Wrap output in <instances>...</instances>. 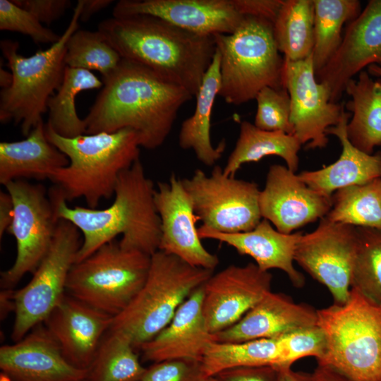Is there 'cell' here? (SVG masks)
I'll return each instance as SVG.
<instances>
[{"instance_id": "cell-1", "label": "cell", "mask_w": 381, "mask_h": 381, "mask_svg": "<svg viewBox=\"0 0 381 381\" xmlns=\"http://www.w3.org/2000/svg\"><path fill=\"white\" fill-rule=\"evenodd\" d=\"M83 119L87 134L135 130L140 147L154 150L169 136L181 107L193 96L150 68L122 59Z\"/></svg>"}, {"instance_id": "cell-2", "label": "cell", "mask_w": 381, "mask_h": 381, "mask_svg": "<svg viewBox=\"0 0 381 381\" xmlns=\"http://www.w3.org/2000/svg\"><path fill=\"white\" fill-rule=\"evenodd\" d=\"M155 190L140 159L120 174L114 200L104 209L69 207L53 186L48 195L56 218L71 222L83 236L75 262L89 257L119 235H122L119 244L123 248L150 255L157 251L161 222L155 204Z\"/></svg>"}, {"instance_id": "cell-3", "label": "cell", "mask_w": 381, "mask_h": 381, "mask_svg": "<svg viewBox=\"0 0 381 381\" xmlns=\"http://www.w3.org/2000/svg\"><path fill=\"white\" fill-rule=\"evenodd\" d=\"M97 30L122 59L150 68L193 97L216 51L212 36L151 16L112 17L102 20Z\"/></svg>"}, {"instance_id": "cell-4", "label": "cell", "mask_w": 381, "mask_h": 381, "mask_svg": "<svg viewBox=\"0 0 381 381\" xmlns=\"http://www.w3.org/2000/svg\"><path fill=\"white\" fill-rule=\"evenodd\" d=\"M45 130L48 140L69 160L49 179L67 202L83 198L87 207L97 208L102 199L114 195L120 174L140 159V137L130 128L74 138L58 135L47 123Z\"/></svg>"}, {"instance_id": "cell-5", "label": "cell", "mask_w": 381, "mask_h": 381, "mask_svg": "<svg viewBox=\"0 0 381 381\" xmlns=\"http://www.w3.org/2000/svg\"><path fill=\"white\" fill-rule=\"evenodd\" d=\"M317 314L326 341L318 364L351 381H381V304L351 288L346 303Z\"/></svg>"}, {"instance_id": "cell-6", "label": "cell", "mask_w": 381, "mask_h": 381, "mask_svg": "<svg viewBox=\"0 0 381 381\" xmlns=\"http://www.w3.org/2000/svg\"><path fill=\"white\" fill-rule=\"evenodd\" d=\"M81 7V1L78 0L71 21L58 42L30 56L18 53L17 41H1L2 55L13 75L11 85L0 93L1 123L13 121L20 124L22 133L27 136L42 120L49 99L62 83L66 67V44L78 30Z\"/></svg>"}, {"instance_id": "cell-7", "label": "cell", "mask_w": 381, "mask_h": 381, "mask_svg": "<svg viewBox=\"0 0 381 381\" xmlns=\"http://www.w3.org/2000/svg\"><path fill=\"white\" fill-rule=\"evenodd\" d=\"M221 56L219 96L231 104L255 99L265 87L285 88L284 59L277 48L273 23L247 16L231 34L213 36Z\"/></svg>"}, {"instance_id": "cell-8", "label": "cell", "mask_w": 381, "mask_h": 381, "mask_svg": "<svg viewBox=\"0 0 381 381\" xmlns=\"http://www.w3.org/2000/svg\"><path fill=\"white\" fill-rule=\"evenodd\" d=\"M213 274L158 250L151 255L147 279L130 304L114 317L109 329L127 334L135 348L151 340L179 308Z\"/></svg>"}, {"instance_id": "cell-9", "label": "cell", "mask_w": 381, "mask_h": 381, "mask_svg": "<svg viewBox=\"0 0 381 381\" xmlns=\"http://www.w3.org/2000/svg\"><path fill=\"white\" fill-rule=\"evenodd\" d=\"M150 263L151 255L111 241L74 263L68 277L66 293L115 317L143 286Z\"/></svg>"}, {"instance_id": "cell-10", "label": "cell", "mask_w": 381, "mask_h": 381, "mask_svg": "<svg viewBox=\"0 0 381 381\" xmlns=\"http://www.w3.org/2000/svg\"><path fill=\"white\" fill-rule=\"evenodd\" d=\"M82 244L80 231L71 222L59 219L50 248L23 288L14 290L15 318L11 338L18 341L42 324L66 294L70 270Z\"/></svg>"}, {"instance_id": "cell-11", "label": "cell", "mask_w": 381, "mask_h": 381, "mask_svg": "<svg viewBox=\"0 0 381 381\" xmlns=\"http://www.w3.org/2000/svg\"><path fill=\"white\" fill-rule=\"evenodd\" d=\"M181 180L202 226L234 234L250 231L262 220L257 183L227 176L220 166L210 174L198 169Z\"/></svg>"}, {"instance_id": "cell-12", "label": "cell", "mask_w": 381, "mask_h": 381, "mask_svg": "<svg viewBox=\"0 0 381 381\" xmlns=\"http://www.w3.org/2000/svg\"><path fill=\"white\" fill-rule=\"evenodd\" d=\"M13 202V218L7 233L16 241L12 266L1 272L2 289H13L28 273L33 274L52 244L56 225L54 207L45 188L23 179L4 186Z\"/></svg>"}, {"instance_id": "cell-13", "label": "cell", "mask_w": 381, "mask_h": 381, "mask_svg": "<svg viewBox=\"0 0 381 381\" xmlns=\"http://www.w3.org/2000/svg\"><path fill=\"white\" fill-rule=\"evenodd\" d=\"M357 244V227L325 217L314 231L302 234L294 262L329 290L334 303L344 304L350 295Z\"/></svg>"}, {"instance_id": "cell-14", "label": "cell", "mask_w": 381, "mask_h": 381, "mask_svg": "<svg viewBox=\"0 0 381 381\" xmlns=\"http://www.w3.org/2000/svg\"><path fill=\"white\" fill-rule=\"evenodd\" d=\"M283 83L290 97L294 135L306 149L325 147L327 130L339 123L345 110L330 102L328 87L317 81L313 54L301 61L284 60Z\"/></svg>"}, {"instance_id": "cell-15", "label": "cell", "mask_w": 381, "mask_h": 381, "mask_svg": "<svg viewBox=\"0 0 381 381\" xmlns=\"http://www.w3.org/2000/svg\"><path fill=\"white\" fill-rule=\"evenodd\" d=\"M272 275L255 262L231 265L203 284L202 310L208 331L214 334L236 323L271 291Z\"/></svg>"}, {"instance_id": "cell-16", "label": "cell", "mask_w": 381, "mask_h": 381, "mask_svg": "<svg viewBox=\"0 0 381 381\" xmlns=\"http://www.w3.org/2000/svg\"><path fill=\"white\" fill-rule=\"evenodd\" d=\"M147 15L206 36L233 33L247 17L241 0H121L113 17Z\"/></svg>"}, {"instance_id": "cell-17", "label": "cell", "mask_w": 381, "mask_h": 381, "mask_svg": "<svg viewBox=\"0 0 381 381\" xmlns=\"http://www.w3.org/2000/svg\"><path fill=\"white\" fill-rule=\"evenodd\" d=\"M155 204L161 222L159 250L192 266L214 270L219 258L201 242L196 228L199 219L181 179L172 173L168 182H159Z\"/></svg>"}, {"instance_id": "cell-18", "label": "cell", "mask_w": 381, "mask_h": 381, "mask_svg": "<svg viewBox=\"0 0 381 381\" xmlns=\"http://www.w3.org/2000/svg\"><path fill=\"white\" fill-rule=\"evenodd\" d=\"M332 205V197L310 188L298 174L281 164L270 167L259 194L262 218L286 234L325 217Z\"/></svg>"}, {"instance_id": "cell-19", "label": "cell", "mask_w": 381, "mask_h": 381, "mask_svg": "<svg viewBox=\"0 0 381 381\" xmlns=\"http://www.w3.org/2000/svg\"><path fill=\"white\" fill-rule=\"evenodd\" d=\"M372 64L381 66V0H370L348 23L339 47L315 78L328 87L330 102L338 103L349 80Z\"/></svg>"}, {"instance_id": "cell-20", "label": "cell", "mask_w": 381, "mask_h": 381, "mask_svg": "<svg viewBox=\"0 0 381 381\" xmlns=\"http://www.w3.org/2000/svg\"><path fill=\"white\" fill-rule=\"evenodd\" d=\"M113 318L66 294L44 322L66 361L88 370Z\"/></svg>"}, {"instance_id": "cell-21", "label": "cell", "mask_w": 381, "mask_h": 381, "mask_svg": "<svg viewBox=\"0 0 381 381\" xmlns=\"http://www.w3.org/2000/svg\"><path fill=\"white\" fill-rule=\"evenodd\" d=\"M42 324L20 341L1 346V373L12 381L85 380L87 370L66 361L56 341Z\"/></svg>"}, {"instance_id": "cell-22", "label": "cell", "mask_w": 381, "mask_h": 381, "mask_svg": "<svg viewBox=\"0 0 381 381\" xmlns=\"http://www.w3.org/2000/svg\"><path fill=\"white\" fill-rule=\"evenodd\" d=\"M317 310L270 291L236 323L213 334L214 341L242 342L276 338L318 325Z\"/></svg>"}, {"instance_id": "cell-23", "label": "cell", "mask_w": 381, "mask_h": 381, "mask_svg": "<svg viewBox=\"0 0 381 381\" xmlns=\"http://www.w3.org/2000/svg\"><path fill=\"white\" fill-rule=\"evenodd\" d=\"M203 296L202 285L188 296L160 332L139 347L145 360L152 363L172 359L201 361L214 341L203 315Z\"/></svg>"}, {"instance_id": "cell-24", "label": "cell", "mask_w": 381, "mask_h": 381, "mask_svg": "<svg viewBox=\"0 0 381 381\" xmlns=\"http://www.w3.org/2000/svg\"><path fill=\"white\" fill-rule=\"evenodd\" d=\"M198 231L201 239L225 243L240 255L251 257L260 270L267 272L272 269L280 270L286 273L295 287L304 286V276L294 265L296 247L302 232L289 234L279 232L265 219L253 229L245 232L221 233L204 226H200Z\"/></svg>"}, {"instance_id": "cell-25", "label": "cell", "mask_w": 381, "mask_h": 381, "mask_svg": "<svg viewBox=\"0 0 381 381\" xmlns=\"http://www.w3.org/2000/svg\"><path fill=\"white\" fill-rule=\"evenodd\" d=\"M351 116L344 111L339 123L326 131L327 135L336 136L341 143L342 150L339 159L320 169L303 171L298 174L308 187L328 197L339 189L381 177L379 157L359 150L347 138L346 126Z\"/></svg>"}, {"instance_id": "cell-26", "label": "cell", "mask_w": 381, "mask_h": 381, "mask_svg": "<svg viewBox=\"0 0 381 381\" xmlns=\"http://www.w3.org/2000/svg\"><path fill=\"white\" fill-rule=\"evenodd\" d=\"M69 164L68 157L52 144L41 120L26 138L0 143V183L24 179H49L57 169Z\"/></svg>"}, {"instance_id": "cell-27", "label": "cell", "mask_w": 381, "mask_h": 381, "mask_svg": "<svg viewBox=\"0 0 381 381\" xmlns=\"http://www.w3.org/2000/svg\"><path fill=\"white\" fill-rule=\"evenodd\" d=\"M221 56L216 49L212 63L206 71L195 96L196 104L191 116L185 119L179 134V145L192 150L197 159L206 166H213L225 150L223 140L217 147L211 142V116L215 98L219 95Z\"/></svg>"}, {"instance_id": "cell-28", "label": "cell", "mask_w": 381, "mask_h": 381, "mask_svg": "<svg viewBox=\"0 0 381 381\" xmlns=\"http://www.w3.org/2000/svg\"><path fill=\"white\" fill-rule=\"evenodd\" d=\"M345 92L350 96L346 108L351 119L346 126V135L351 143L359 150L373 155L381 145V78L373 80L366 71L351 79Z\"/></svg>"}, {"instance_id": "cell-29", "label": "cell", "mask_w": 381, "mask_h": 381, "mask_svg": "<svg viewBox=\"0 0 381 381\" xmlns=\"http://www.w3.org/2000/svg\"><path fill=\"white\" fill-rule=\"evenodd\" d=\"M301 145L293 134L262 130L254 123L243 121L240 124L235 147L223 168L224 173L235 176L243 164L259 162L267 156L282 158L286 167L296 172L299 164L298 152Z\"/></svg>"}, {"instance_id": "cell-30", "label": "cell", "mask_w": 381, "mask_h": 381, "mask_svg": "<svg viewBox=\"0 0 381 381\" xmlns=\"http://www.w3.org/2000/svg\"><path fill=\"white\" fill-rule=\"evenodd\" d=\"M274 37L286 61L303 60L314 47L313 0H284L273 23Z\"/></svg>"}, {"instance_id": "cell-31", "label": "cell", "mask_w": 381, "mask_h": 381, "mask_svg": "<svg viewBox=\"0 0 381 381\" xmlns=\"http://www.w3.org/2000/svg\"><path fill=\"white\" fill-rule=\"evenodd\" d=\"M278 338L260 339L242 342L212 341L207 348L201 364L207 377L239 367L281 364Z\"/></svg>"}, {"instance_id": "cell-32", "label": "cell", "mask_w": 381, "mask_h": 381, "mask_svg": "<svg viewBox=\"0 0 381 381\" xmlns=\"http://www.w3.org/2000/svg\"><path fill=\"white\" fill-rule=\"evenodd\" d=\"M102 86V81L91 71L66 66L61 85L48 100L47 123L55 133L65 138L85 134L84 120L79 118L76 111V97L83 90Z\"/></svg>"}, {"instance_id": "cell-33", "label": "cell", "mask_w": 381, "mask_h": 381, "mask_svg": "<svg viewBox=\"0 0 381 381\" xmlns=\"http://www.w3.org/2000/svg\"><path fill=\"white\" fill-rule=\"evenodd\" d=\"M314 5V47L313 61L318 73L334 54L342 40L341 31L361 13L358 0H313Z\"/></svg>"}, {"instance_id": "cell-34", "label": "cell", "mask_w": 381, "mask_h": 381, "mask_svg": "<svg viewBox=\"0 0 381 381\" xmlns=\"http://www.w3.org/2000/svg\"><path fill=\"white\" fill-rule=\"evenodd\" d=\"M145 370L129 337L109 329L100 343L85 381H139Z\"/></svg>"}, {"instance_id": "cell-35", "label": "cell", "mask_w": 381, "mask_h": 381, "mask_svg": "<svg viewBox=\"0 0 381 381\" xmlns=\"http://www.w3.org/2000/svg\"><path fill=\"white\" fill-rule=\"evenodd\" d=\"M329 220L356 227L381 230V177L344 188L332 195Z\"/></svg>"}, {"instance_id": "cell-36", "label": "cell", "mask_w": 381, "mask_h": 381, "mask_svg": "<svg viewBox=\"0 0 381 381\" xmlns=\"http://www.w3.org/2000/svg\"><path fill=\"white\" fill-rule=\"evenodd\" d=\"M122 58L98 30H76L66 44V66L99 71L102 78L109 75Z\"/></svg>"}, {"instance_id": "cell-37", "label": "cell", "mask_w": 381, "mask_h": 381, "mask_svg": "<svg viewBox=\"0 0 381 381\" xmlns=\"http://www.w3.org/2000/svg\"><path fill=\"white\" fill-rule=\"evenodd\" d=\"M351 288L381 304V230L357 227Z\"/></svg>"}, {"instance_id": "cell-38", "label": "cell", "mask_w": 381, "mask_h": 381, "mask_svg": "<svg viewBox=\"0 0 381 381\" xmlns=\"http://www.w3.org/2000/svg\"><path fill=\"white\" fill-rule=\"evenodd\" d=\"M257 111L254 125L265 131H282L294 135L291 123V100L285 88L265 87L255 99Z\"/></svg>"}, {"instance_id": "cell-39", "label": "cell", "mask_w": 381, "mask_h": 381, "mask_svg": "<svg viewBox=\"0 0 381 381\" xmlns=\"http://www.w3.org/2000/svg\"><path fill=\"white\" fill-rule=\"evenodd\" d=\"M277 338L282 353L279 367H291L294 362L307 356L314 357L319 361L325 356V337L318 325L298 329Z\"/></svg>"}, {"instance_id": "cell-40", "label": "cell", "mask_w": 381, "mask_h": 381, "mask_svg": "<svg viewBox=\"0 0 381 381\" xmlns=\"http://www.w3.org/2000/svg\"><path fill=\"white\" fill-rule=\"evenodd\" d=\"M0 30L28 35L36 44H53L61 37L12 0H0Z\"/></svg>"}, {"instance_id": "cell-41", "label": "cell", "mask_w": 381, "mask_h": 381, "mask_svg": "<svg viewBox=\"0 0 381 381\" xmlns=\"http://www.w3.org/2000/svg\"><path fill=\"white\" fill-rule=\"evenodd\" d=\"M201 361L172 359L153 363L139 381H205Z\"/></svg>"}, {"instance_id": "cell-42", "label": "cell", "mask_w": 381, "mask_h": 381, "mask_svg": "<svg viewBox=\"0 0 381 381\" xmlns=\"http://www.w3.org/2000/svg\"><path fill=\"white\" fill-rule=\"evenodd\" d=\"M31 13L41 23L49 25L61 18L71 6L68 0H12Z\"/></svg>"}, {"instance_id": "cell-43", "label": "cell", "mask_w": 381, "mask_h": 381, "mask_svg": "<svg viewBox=\"0 0 381 381\" xmlns=\"http://www.w3.org/2000/svg\"><path fill=\"white\" fill-rule=\"evenodd\" d=\"M277 368L272 365L239 367L223 370L217 381H276Z\"/></svg>"}, {"instance_id": "cell-44", "label": "cell", "mask_w": 381, "mask_h": 381, "mask_svg": "<svg viewBox=\"0 0 381 381\" xmlns=\"http://www.w3.org/2000/svg\"><path fill=\"white\" fill-rule=\"evenodd\" d=\"M284 0H241L246 16L265 18L274 23Z\"/></svg>"}, {"instance_id": "cell-45", "label": "cell", "mask_w": 381, "mask_h": 381, "mask_svg": "<svg viewBox=\"0 0 381 381\" xmlns=\"http://www.w3.org/2000/svg\"><path fill=\"white\" fill-rule=\"evenodd\" d=\"M13 202L11 195L6 191H0V238L7 232L13 218Z\"/></svg>"}, {"instance_id": "cell-46", "label": "cell", "mask_w": 381, "mask_h": 381, "mask_svg": "<svg viewBox=\"0 0 381 381\" xmlns=\"http://www.w3.org/2000/svg\"><path fill=\"white\" fill-rule=\"evenodd\" d=\"M82 7L80 20L86 22L96 13L106 8L114 1L111 0H80Z\"/></svg>"}, {"instance_id": "cell-47", "label": "cell", "mask_w": 381, "mask_h": 381, "mask_svg": "<svg viewBox=\"0 0 381 381\" xmlns=\"http://www.w3.org/2000/svg\"><path fill=\"white\" fill-rule=\"evenodd\" d=\"M277 368L276 381H313L312 374L295 371L291 367L282 366Z\"/></svg>"}, {"instance_id": "cell-48", "label": "cell", "mask_w": 381, "mask_h": 381, "mask_svg": "<svg viewBox=\"0 0 381 381\" xmlns=\"http://www.w3.org/2000/svg\"><path fill=\"white\" fill-rule=\"evenodd\" d=\"M312 377L313 381H351L333 369L318 364Z\"/></svg>"}, {"instance_id": "cell-49", "label": "cell", "mask_w": 381, "mask_h": 381, "mask_svg": "<svg viewBox=\"0 0 381 381\" xmlns=\"http://www.w3.org/2000/svg\"><path fill=\"white\" fill-rule=\"evenodd\" d=\"M14 289H3L1 291V318L4 319L8 313H14Z\"/></svg>"}, {"instance_id": "cell-50", "label": "cell", "mask_w": 381, "mask_h": 381, "mask_svg": "<svg viewBox=\"0 0 381 381\" xmlns=\"http://www.w3.org/2000/svg\"><path fill=\"white\" fill-rule=\"evenodd\" d=\"M13 82V75L11 72L4 69H0V85L2 89L8 87Z\"/></svg>"}, {"instance_id": "cell-51", "label": "cell", "mask_w": 381, "mask_h": 381, "mask_svg": "<svg viewBox=\"0 0 381 381\" xmlns=\"http://www.w3.org/2000/svg\"><path fill=\"white\" fill-rule=\"evenodd\" d=\"M368 73L372 76L381 78V66L377 64H372L368 67Z\"/></svg>"}, {"instance_id": "cell-52", "label": "cell", "mask_w": 381, "mask_h": 381, "mask_svg": "<svg viewBox=\"0 0 381 381\" xmlns=\"http://www.w3.org/2000/svg\"><path fill=\"white\" fill-rule=\"evenodd\" d=\"M0 381H12V380L3 373L0 374Z\"/></svg>"}, {"instance_id": "cell-53", "label": "cell", "mask_w": 381, "mask_h": 381, "mask_svg": "<svg viewBox=\"0 0 381 381\" xmlns=\"http://www.w3.org/2000/svg\"><path fill=\"white\" fill-rule=\"evenodd\" d=\"M380 158V173H381V150L378 151L375 153Z\"/></svg>"}, {"instance_id": "cell-54", "label": "cell", "mask_w": 381, "mask_h": 381, "mask_svg": "<svg viewBox=\"0 0 381 381\" xmlns=\"http://www.w3.org/2000/svg\"><path fill=\"white\" fill-rule=\"evenodd\" d=\"M205 381H217V380L215 377L213 376V377H208Z\"/></svg>"}, {"instance_id": "cell-55", "label": "cell", "mask_w": 381, "mask_h": 381, "mask_svg": "<svg viewBox=\"0 0 381 381\" xmlns=\"http://www.w3.org/2000/svg\"><path fill=\"white\" fill-rule=\"evenodd\" d=\"M83 381H85V380H83Z\"/></svg>"}]
</instances>
